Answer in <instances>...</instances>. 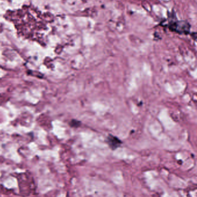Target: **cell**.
<instances>
[{
	"mask_svg": "<svg viewBox=\"0 0 197 197\" xmlns=\"http://www.w3.org/2000/svg\"><path fill=\"white\" fill-rule=\"evenodd\" d=\"M108 141L109 142V145L112 147V148H117L119 145H120V141L119 139H117V138L114 137H111L109 136Z\"/></svg>",
	"mask_w": 197,
	"mask_h": 197,
	"instance_id": "obj_1",
	"label": "cell"
}]
</instances>
